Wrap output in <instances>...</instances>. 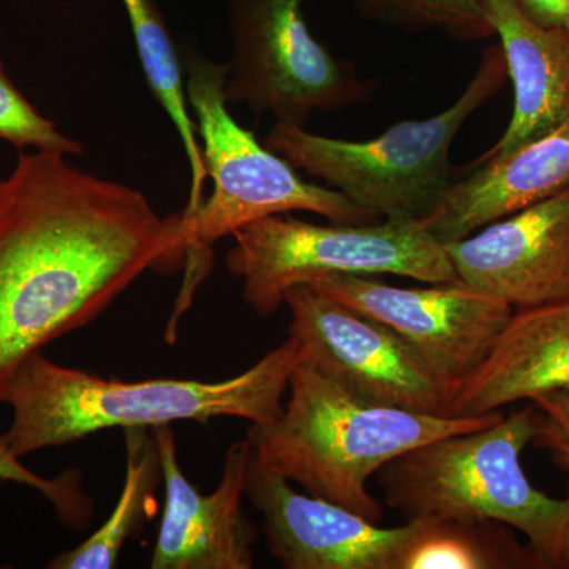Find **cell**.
I'll use <instances>...</instances> for the list:
<instances>
[{"label": "cell", "mask_w": 569, "mask_h": 569, "mask_svg": "<svg viewBox=\"0 0 569 569\" xmlns=\"http://www.w3.org/2000/svg\"><path fill=\"white\" fill-rule=\"evenodd\" d=\"M183 257L181 213L160 217L140 190L63 153L22 149L0 179V402L29 356Z\"/></svg>", "instance_id": "cell-1"}, {"label": "cell", "mask_w": 569, "mask_h": 569, "mask_svg": "<svg viewBox=\"0 0 569 569\" xmlns=\"http://www.w3.org/2000/svg\"><path fill=\"white\" fill-rule=\"evenodd\" d=\"M301 358L298 340L288 336L257 365L227 380L119 381L58 365L36 351L3 391L2 402L13 411L3 437L22 459L116 427L153 429L224 417L261 425L282 413L283 396Z\"/></svg>", "instance_id": "cell-2"}, {"label": "cell", "mask_w": 569, "mask_h": 569, "mask_svg": "<svg viewBox=\"0 0 569 569\" xmlns=\"http://www.w3.org/2000/svg\"><path fill=\"white\" fill-rule=\"evenodd\" d=\"M288 391L279 417L247 430L253 455L309 496L377 523L385 518L383 508L370 493L369 481L381 468L437 438L482 429L505 417L501 411L445 417L367 402L302 358Z\"/></svg>", "instance_id": "cell-3"}, {"label": "cell", "mask_w": 569, "mask_h": 569, "mask_svg": "<svg viewBox=\"0 0 569 569\" xmlns=\"http://www.w3.org/2000/svg\"><path fill=\"white\" fill-rule=\"evenodd\" d=\"M537 407L496 425L456 433L381 468L388 507L408 520H496L519 530L541 568H553L569 523V497L535 488L522 468L523 449L538 432Z\"/></svg>", "instance_id": "cell-4"}, {"label": "cell", "mask_w": 569, "mask_h": 569, "mask_svg": "<svg viewBox=\"0 0 569 569\" xmlns=\"http://www.w3.org/2000/svg\"><path fill=\"white\" fill-rule=\"evenodd\" d=\"M507 78L503 50L493 44L462 96L432 118L399 122L367 141L336 140L277 122L264 144L380 220H421L452 183L449 151L463 123L497 96Z\"/></svg>", "instance_id": "cell-5"}, {"label": "cell", "mask_w": 569, "mask_h": 569, "mask_svg": "<svg viewBox=\"0 0 569 569\" xmlns=\"http://www.w3.org/2000/svg\"><path fill=\"white\" fill-rule=\"evenodd\" d=\"M181 58L187 102L200 134L206 174L213 182L208 200L192 212H179L189 258L200 264L204 250L217 241L277 213H317L335 223L380 222L346 194L305 181L293 164L234 121L224 97L227 66L200 51H183Z\"/></svg>", "instance_id": "cell-6"}, {"label": "cell", "mask_w": 569, "mask_h": 569, "mask_svg": "<svg viewBox=\"0 0 569 569\" xmlns=\"http://www.w3.org/2000/svg\"><path fill=\"white\" fill-rule=\"evenodd\" d=\"M233 238L228 271L242 280L246 302L260 317L274 316L291 288L325 277L392 274L422 283L458 280L447 247L418 220L318 224L277 213L246 224Z\"/></svg>", "instance_id": "cell-7"}, {"label": "cell", "mask_w": 569, "mask_h": 569, "mask_svg": "<svg viewBox=\"0 0 569 569\" xmlns=\"http://www.w3.org/2000/svg\"><path fill=\"white\" fill-rule=\"evenodd\" d=\"M305 0H230L233 58L224 97L269 112L277 122L305 127L312 112L340 111L367 102L376 81L337 59L307 26Z\"/></svg>", "instance_id": "cell-8"}, {"label": "cell", "mask_w": 569, "mask_h": 569, "mask_svg": "<svg viewBox=\"0 0 569 569\" xmlns=\"http://www.w3.org/2000/svg\"><path fill=\"white\" fill-rule=\"evenodd\" d=\"M310 287L387 326L432 373L448 402L488 358L516 310L460 280L403 288L369 276H331Z\"/></svg>", "instance_id": "cell-9"}, {"label": "cell", "mask_w": 569, "mask_h": 569, "mask_svg": "<svg viewBox=\"0 0 569 569\" xmlns=\"http://www.w3.org/2000/svg\"><path fill=\"white\" fill-rule=\"evenodd\" d=\"M290 336L302 361L367 402L445 415L448 395L387 326L310 284L287 291ZM447 417V415H445Z\"/></svg>", "instance_id": "cell-10"}, {"label": "cell", "mask_w": 569, "mask_h": 569, "mask_svg": "<svg viewBox=\"0 0 569 569\" xmlns=\"http://www.w3.org/2000/svg\"><path fill=\"white\" fill-rule=\"evenodd\" d=\"M246 498L263 516L269 552L287 569H399L419 520L381 527L350 509L299 493L253 455Z\"/></svg>", "instance_id": "cell-11"}, {"label": "cell", "mask_w": 569, "mask_h": 569, "mask_svg": "<svg viewBox=\"0 0 569 569\" xmlns=\"http://www.w3.org/2000/svg\"><path fill=\"white\" fill-rule=\"evenodd\" d=\"M164 482V509L151 557L152 569H252L258 531L246 518L249 441H236L224 456L222 478L209 496L182 473L170 426L153 427Z\"/></svg>", "instance_id": "cell-12"}, {"label": "cell", "mask_w": 569, "mask_h": 569, "mask_svg": "<svg viewBox=\"0 0 569 569\" xmlns=\"http://www.w3.org/2000/svg\"><path fill=\"white\" fill-rule=\"evenodd\" d=\"M460 282L515 309L569 299V187L445 244Z\"/></svg>", "instance_id": "cell-13"}, {"label": "cell", "mask_w": 569, "mask_h": 569, "mask_svg": "<svg viewBox=\"0 0 569 569\" xmlns=\"http://www.w3.org/2000/svg\"><path fill=\"white\" fill-rule=\"evenodd\" d=\"M569 391V299L516 309L481 366L449 397L447 417L470 418Z\"/></svg>", "instance_id": "cell-14"}, {"label": "cell", "mask_w": 569, "mask_h": 569, "mask_svg": "<svg viewBox=\"0 0 569 569\" xmlns=\"http://www.w3.org/2000/svg\"><path fill=\"white\" fill-rule=\"evenodd\" d=\"M475 167V173L452 182L436 209L418 220L441 244L568 189L569 121Z\"/></svg>", "instance_id": "cell-15"}, {"label": "cell", "mask_w": 569, "mask_h": 569, "mask_svg": "<svg viewBox=\"0 0 569 569\" xmlns=\"http://www.w3.org/2000/svg\"><path fill=\"white\" fill-rule=\"evenodd\" d=\"M482 11L500 39L515 110L503 137L479 164L503 156L569 121V29L531 20L516 0H481Z\"/></svg>", "instance_id": "cell-16"}, {"label": "cell", "mask_w": 569, "mask_h": 569, "mask_svg": "<svg viewBox=\"0 0 569 569\" xmlns=\"http://www.w3.org/2000/svg\"><path fill=\"white\" fill-rule=\"evenodd\" d=\"M129 14L138 56L149 88L167 111L181 138L190 168V198L183 211H194L203 203L206 174L203 152L198 142L197 123L189 111L182 58L176 50L163 17L153 0H122Z\"/></svg>", "instance_id": "cell-17"}, {"label": "cell", "mask_w": 569, "mask_h": 569, "mask_svg": "<svg viewBox=\"0 0 569 569\" xmlns=\"http://www.w3.org/2000/svg\"><path fill=\"white\" fill-rule=\"evenodd\" d=\"M126 479L110 518L77 548L59 553L51 569H111L127 539L132 538L148 516L153 493L163 482L162 462L152 429L126 430Z\"/></svg>", "instance_id": "cell-18"}, {"label": "cell", "mask_w": 569, "mask_h": 569, "mask_svg": "<svg viewBox=\"0 0 569 569\" xmlns=\"http://www.w3.org/2000/svg\"><path fill=\"white\" fill-rule=\"evenodd\" d=\"M541 568L505 523L477 519L419 520L399 569Z\"/></svg>", "instance_id": "cell-19"}, {"label": "cell", "mask_w": 569, "mask_h": 569, "mask_svg": "<svg viewBox=\"0 0 569 569\" xmlns=\"http://www.w3.org/2000/svg\"><path fill=\"white\" fill-rule=\"evenodd\" d=\"M0 141L10 142L18 151L59 152L80 156V141L67 137L51 119L44 118L20 91L0 58ZM2 179V178H0Z\"/></svg>", "instance_id": "cell-20"}, {"label": "cell", "mask_w": 569, "mask_h": 569, "mask_svg": "<svg viewBox=\"0 0 569 569\" xmlns=\"http://www.w3.org/2000/svg\"><path fill=\"white\" fill-rule=\"evenodd\" d=\"M366 6L396 20L441 29L459 39L493 36L481 0H365Z\"/></svg>", "instance_id": "cell-21"}, {"label": "cell", "mask_w": 569, "mask_h": 569, "mask_svg": "<svg viewBox=\"0 0 569 569\" xmlns=\"http://www.w3.org/2000/svg\"><path fill=\"white\" fill-rule=\"evenodd\" d=\"M0 481L17 482L40 492L66 526L82 529L91 518L92 503L82 492L80 475L69 471L51 479L40 477L11 451L3 436H0Z\"/></svg>", "instance_id": "cell-22"}, {"label": "cell", "mask_w": 569, "mask_h": 569, "mask_svg": "<svg viewBox=\"0 0 569 569\" xmlns=\"http://www.w3.org/2000/svg\"><path fill=\"white\" fill-rule=\"evenodd\" d=\"M539 413V425L535 441L556 458L569 475V391L531 400Z\"/></svg>", "instance_id": "cell-23"}, {"label": "cell", "mask_w": 569, "mask_h": 569, "mask_svg": "<svg viewBox=\"0 0 569 569\" xmlns=\"http://www.w3.org/2000/svg\"><path fill=\"white\" fill-rule=\"evenodd\" d=\"M531 20L569 29V0H516Z\"/></svg>", "instance_id": "cell-24"}, {"label": "cell", "mask_w": 569, "mask_h": 569, "mask_svg": "<svg viewBox=\"0 0 569 569\" xmlns=\"http://www.w3.org/2000/svg\"><path fill=\"white\" fill-rule=\"evenodd\" d=\"M553 568L569 569V523L567 533H565L563 542H561L559 556H557L556 563H553Z\"/></svg>", "instance_id": "cell-25"}]
</instances>
